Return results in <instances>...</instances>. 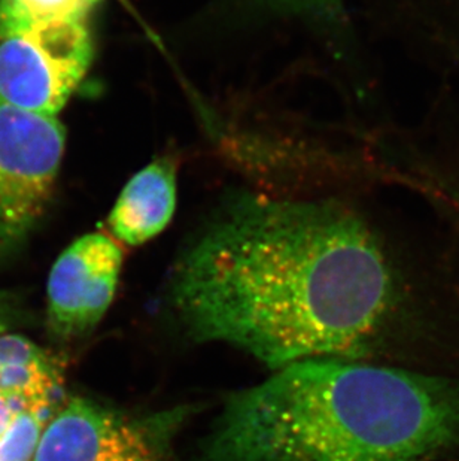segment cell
<instances>
[{"mask_svg": "<svg viewBox=\"0 0 459 461\" xmlns=\"http://www.w3.org/2000/svg\"><path fill=\"white\" fill-rule=\"evenodd\" d=\"M170 299L195 340L233 345L277 370L364 356L390 311L392 276L349 209L252 197L185 249Z\"/></svg>", "mask_w": 459, "mask_h": 461, "instance_id": "cell-1", "label": "cell"}, {"mask_svg": "<svg viewBox=\"0 0 459 461\" xmlns=\"http://www.w3.org/2000/svg\"><path fill=\"white\" fill-rule=\"evenodd\" d=\"M458 445V381L309 358L230 397L195 461H434Z\"/></svg>", "mask_w": 459, "mask_h": 461, "instance_id": "cell-2", "label": "cell"}, {"mask_svg": "<svg viewBox=\"0 0 459 461\" xmlns=\"http://www.w3.org/2000/svg\"><path fill=\"white\" fill-rule=\"evenodd\" d=\"M92 59V38L84 22L0 26V101L56 117Z\"/></svg>", "mask_w": 459, "mask_h": 461, "instance_id": "cell-3", "label": "cell"}, {"mask_svg": "<svg viewBox=\"0 0 459 461\" xmlns=\"http://www.w3.org/2000/svg\"><path fill=\"white\" fill-rule=\"evenodd\" d=\"M65 142L56 117L0 101V253L24 240L44 212Z\"/></svg>", "mask_w": 459, "mask_h": 461, "instance_id": "cell-4", "label": "cell"}, {"mask_svg": "<svg viewBox=\"0 0 459 461\" xmlns=\"http://www.w3.org/2000/svg\"><path fill=\"white\" fill-rule=\"evenodd\" d=\"M178 418L130 417L74 397L47 422L33 461H165Z\"/></svg>", "mask_w": 459, "mask_h": 461, "instance_id": "cell-5", "label": "cell"}, {"mask_svg": "<svg viewBox=\"0 0 459 461\" xmlns=\"http://www.w3.org/2000/svg\"><path fill=\"white\" fill-rule=\"evenodd\" d=\"M122 251L104 233L75 240L58 256L48 278V322L60 339L94 329L112 303Z\"/></svg>", "mask_w": 459, "mask_h": 461, "instance_id": "cell-6", "label": "cell"}, {"mask_svg": "<svg viewBox=\"0 0 459 461\" xmlns=\"http://www.w3.org/2000/svg\"><path fill=\"white\" fill-rule=\"evenodd\" d=\"M176 206V174L167 158L152 161L127 183L109 215L120 242L145 244L165 230Z\"/></svg>", "mask_w": 459, "mask_h": 461, "instance_id": "cell-7", "label": "cell"}, {"mask_svg": "<svg viewBox=\"0 0 459 461\" xmlns=\"http://www.w3.org/2000/svg\"><path fill=\"white\" fill-rule=\"evenodd\" d=\"M60 384V374L50 356L32 363L0 366V393L20 397L32 411L50 412Z\"/></svg>", "mask_w": 459, "mask_h": 461, "instance_id": "cell-8", "label": "cell"}, {"mask_svg": "<svg viewBox=\"0 0 459 461\" xmlns=\"http://www.w3.org/2000/svg\"><path fill=\"white\" fill-rule=\"evenodd\" d=\"M99 0H0V26L84 22Z\"/></svg>", "mask_w": 459, "mask_h": 461, "instance_id": "cell-9", "label": "cell"}, {"mask_svg": "<svg viewBox=\"0 0 459 461\" xmlns=\"http://www.w3.org/2000/svg\"><path fill=\"white\" fill-rule=\"evenodd\" d=\"M47 415L32 410L17 413L0 436V461H33L47 426Z\"/></svg>", "mask_w": 459, "mask_h": 461, "instance_id": "cell-10", "label": "cell"}, {"mask_svg": "<svg viewBox=\"0 0 459 461\" xmlns=\"http://www.w3.org/2000/svg\"><path fill=\"white\" fill-rule=\"evenodd\" d=\"M279 8L310 13L322 17H336L342 11V0H266Z\"/></svg>", "mask_w": 459, "mask_h": 461, "instance_id": "cell-11", "label": "cell"}, {"mask_svg": "<svg viewBox=\"0 0 459 461\" xmlns=\"http://www.w3.org/2000/svg\"><path fill=\"white\" fill-rule=\"evenodd\" d=\"M29 411L26 402L17 396H6L0 393V436L8 429L17 413Z\"/></svg>", "mask_w": 459, "mask_h": 461, "instance_id": "cell-12", "label": "cell"}, {"mask_svg": "<svg viewBox=\"0 0 459 461\" xmlns=\"http://www.w3.org/2000/svg\"><path fill=\"white\" fill-rule=\"evenodd\" d=\"M8 327V318H6V309L4 305V297L0 296V333H4Z\"/></svg>", "mask_w": 459, "mask_h": 461, "instance_id": "cell-13", "label": "cell"}]
</instances>
